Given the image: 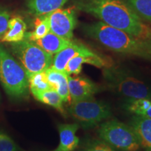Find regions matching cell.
Here are the masks:
<instances>
[{
    "label": "cell",
    "instance_id": "277c9868",
    "mask_svg": "<svg viewBox=\"0 0 151 151\" xmlns=\"http://www.w3.org/2000/svg\"><path fill=\"white\" fill-rule=\"evenodd\" d=\"M103 76L107 86L129 99H151L149 88L143 81L120 68L104 67Z\"/></svg>",
    "mask_w": 151,
    "mask_h": 151
},
{
    "label": "cell",
    "instance_id": "83f0119b",
    "mask_svg": "<svg viewBox=\"0 0 151 151\" xmlns=\"http://www.w3.org/2000/svg\"><path fill=\"white\" fill-rule=\"evenodd\" d=\"M52 151H57L56 150H52Z\"/></svg>",
    "mask_w": 151,
    "mask_h": 151
},
{
    "label": "cell",
    "instance_id": "8fae6325",
    "mask_svg": "<svg viewBox=\"0 0 151 151\" xmlns=\"http://www.w3.org/2000/svg\"><path fill=\"white\" fill-rule=\"evenodd\" d=\"M92 50L82 44V43H76L73 41L72 43L65 48L61 51L55 54V56L52 59V65L50 67L56 70L65 71V67L73 57L81 54H88L92 52Z\"/></svg>",
    "mask_w": 151,
    "mask_h": 151
},
{
    "label": "cell",
    "instance_id": "d6986e66",
    "mask_svg": "<svg viewBox=\"0 0 151 151\" xmlns=\"http://www.w3.org/2000/svg\"><path fill=\"white\" fill-rule=\"evenodd\" d=\"M125 109L136 116L151 119L150 99H129L125 104Z\"/></svg>",
    "mask_w": 151,
    "mask_h": 151
},
{
    "label": "cell",
    "instance_id": "603a6c76",
    "mask_svg": "<svg viewBox=\"0 0 151 151\" xmlns=\"http://www.w3.org/2000/svg\"><path fill=\"white\" fill-rule=\"evenodd\" d=\"M19 148L14 139L6 132L0 130V151H19Z\"/></svg>",
    "mask_w": 151,
    "mask_h": 151
},
{
    "label": "cell",
    "instance_id": "30bf717a",
    "mask_svg": "<svg viewBox=\"0 0 151 151\" xmlns=\"http://www.w3.org/2000/svg\"><path fill=\"white\" fill-rule=\"evenodd\" d=\"M85 63L90 64L99 68L112 66L111 63L106 60L104 59L96 52H92L88 54L78 55L71 58L66 65L65 72L69 76L71 74L78 75L82 71V66Z\"/></svg>",
    "mask_w": 151,
    "mask_h": 151
},
{
    "label": "cell",
    "instance_id": "8992f818",
    "mask_svg": "<svg viewBox=\"0 0 151 151\" xmlns=\"http://www.w3.org/2000/svg\"><path fill=\"white\" fill-rule=\"evenodd\" d=\"M99 137L113 148L122 151H139L141 145L130 125L117 120H107L100 125Z\"/></svg>",
    "mask_w": 151,
    "mask_h": 151
},
{
    "label": "cell",
    "instance_id": "5b68a950",
    "mask_svg": "<svg viewBox=\"0 0 151 151\" xmlns=\"http://www.w3.org/2000/svg\"><path fill=\"white\" fill-rule=\"evenodd\" d=\"M10 48L27 77L46 70L52 65V55L43 50L33 41L24 39L19 42L11 43Z\"/></svg>",
    "mask_w": 151,
    "mask_h": 151
},
{
    "label": "cell",
    "instance_id": "6da1fadb",
    "mask_svg": "<svg viewBox=\"0 0 151 151\" xmlns=\"http://www.w3.org/2000/svg\"><path fill=\"white\" fill-rule=\"evenodd\" d=\"M75 6L138 39L151 40V27L122 0H77Z\"/></svg>",
    "mask_w": 151,
    "mask_h": 151
},
{
    "label": "cell",
    "instance_id": "4316f807",
    "mask_svg": "<svg viewBox=\"0 0 151 151\" xmlns=\"http://www.w3.org/2000/svg\"><path fill=\"white\" fill-rule=\"evenodd\" d=\"M0 99H1V95H0Z\"/></svg>",
    "mask_w": 151,
    "mask_h": 151
},
{
    "label": "cell",
    "instance_id": "5bb4252c",
    "mask_svg": "<svg viewBox=\"0 0 151 151\" xmlns=\"http://www.w3.org/2000/svg\"><path fill=\"white\" fill-rule=\"evenodd\" d=\"M77 124H62L58 126L60 134L59 146L57 151H73L78 147L79 139L76 136Z\"/></svg>",
    "mask_w": 151,
    "mask_h": 151
},
{
    "label": "cell",
    "instance_id": "7402d4cb",
    "mask_svg": "<svg viewBox=\"0 0 151 151\" xmlns=\"http://www.w3.org/2000/svg\"><path fill=\"white\" fill-rule=\"evenodd\" d=\"M126 3L141 19L151 22V0H126Z\"/></svg>",
    "mask_w": 151,
    "mask_h": 151
},
{
    "label": "cell",
    "instance_id": "7a4b0ae2",
    "mask_svg": "<svg viewBox=\"0 0 151 151\" xmlns=\"http://www.w3.org/2000/svg\"><path fill=\"white\" fill-rule=\"evenodd\" d=\"M83 30L87 36L113 51L146 58L150 57L147 41L138 39L101 21L86 24Z\"/></svg>",
    "mask_w": 151,
    "mask_h": 151
},
{
    "label": "cell",
    "instance_id": "484cf974",
    "mask_svg": "<svg viewBox=\"0 0 151 151\" xmlns=\"http://www.w3.org/2000/svg\"><path fill=\"white\" fill-rule=\"evenodd\" d=\"M148 43V53L150 57H151V40L147 41Z\"/></svg>",
    "mask_w": 151,
    "mask_h": 151
},
{
    "label": "cell",
    "instance_id": "d4e9b609",
    "mask_svg": "<svg viewBox=\"0 0 151 151\" xmlns=\"http://www.w3.org/2000/svg\"><path fill=\"white\" fill-rule=\"evenodd\" d=\"M10 16L6 11L0 8V37L6 32L8 29L9 20Z\"/></svg>",
    "mask_w": 151,
    "mask_h": 151
},
{
    "label": "cell",
    "instance_id": "ba28073f",
    "mask_svg": "<svg viewBox=\"0 0 151 151\" xmlns=\"http://www.w3.org/2000/svg\"><path fill=\"white\" fill-rule=\"evenodd\" d=\"M48 15L50 32L71 40L76 25V14L73 7L58 9Z\"/></svg>",
    "mask_w": 151,
    "mask_h": 151
},
{
    "label": "cell",
    "instance_id": "9c48e42d",
    "mask_svg": "<svg viewBox=\"0 0 151 151\" xmlns=\"http://www.w3.org/2000/svg\"><path fill=\"white\" fill-rule=\"evenodd\" d=\"M68 86L72 101L93 97L98 91L97 85L89 79L81 76L74 77L68 75Z\"/></svg>",
    "mask_w": 151,
    "mask_h": 151
},
{
    "label": "cell",
    "instance_id": "7c38bea8",
    "mask_svg": "<svg viewBox=\"0 0 151 151\" xmlns=\"http://www.w3.org/2000/svg\"><path fill=\"white\" fill-rule=\"evenodd\" d=\"M46 72L47 79L52 89L55 90L61 97L63 102L71 101L68 86V75L65 71H61L49 67Z\"/></svg>",
    "mask_w": 151,
    "mask_h": 151
},
{
    "label": "cell",
    "instance_id": "3957f363",
    "mask_svg": "<svg viewBox=\"0 0 151 151\" xmlns=\"http://www.w3.org/2000/svg\"><path fill=\"white\" fill-rule=\"evenodd\" d=\"M0 83L12 99H23L28 95L29 88L27 73L18 60L1 44Z\"/></svg>",
    "mask_w": 151,
    "mask_h": 151
},
{
    "label": "cell",
    "instance_id": "44dd1931",
    "mask_svg": "<svg viewBox=\"0 0 151 151\" xmlns=\"http://www.w3.org/2000/svg\"><path fill=\"white\" fill-rule=\"evenodd\" d=\"M28 78L29 88L32 93L51 89L45 71L29 75Z\"/></svg>",
    "mask_w": 151,
    "mask_h": 151
},
{
    "label": "cell",
    "instance_id": "52a82bcc",
    "mask_svg": "<svg viewBox=\"0 0 151 151\" xmlns=\"http://www.w3.org/2000/svg\"><path fill=\"white\" fill-rule=\"evenodd\" d=\"M68 111L84 127H93L111 116L110 106L93 97L72 101Z\"/></svg>",
    "mask_w": 151,
    "mask_h": 151
},
{
    "label": "cell",
    "instance_id": "cb8c5ba5",
    "mask_svg": "<svg viewBox=\"0 0 151 151\" xmlns=\"http://www.w3.org/2000/svg\"><path fill=\"white\" fill-rule=\"evenodd\" d=\"M81 151H116L112 146L104 141L94 140L88 142Z\"/></svg>",
    "mask_w": 151,
    "mask_h": 151
},
{
    "label": "cell",
    "instance_id": "2e32d148",
    "mask_svg": "<svg viewBox=\"0 0 151 151\" xmlns=\"http://www.w3.org/2000/svg\"><path fill=\"white\" fill-rule=\"evenodd\" d=\"M27 24L22 18L16 16L9 19L8 29L1 37V42L16 43L25 38Z\"/></svg>",
    "mask_w": 151,
    "mask_h": 151
},
{
    "label": "cell",
    "instance_id": "4fadbf2b",
    "mask_svg": "<svg viewBox=\"0 0 151 151\" xmlns=\"http://www.w3.org/2000/svg\"><path fill=\"white\" fill-rule=\"evenodd\" d=\"M140 143L141 148L145 151H151V119L136 116L130 122Z\"/></svg>",
    "mask_w": 151,
    "mask_h": 151
},
{
    "label": "cell",
    "instance_id": "ffe728a7",
    "mask_svg": "<svg viewBox=\"0 0 151 151\" xmlns=\"http://www.w3.org/2000/svg\"><path fill=\"white\" fill-rule=\"evenodd\" d=\"M50 31L48 15L38 16L35 22V29L32 32L26 33L24 39L34 42L43 38Z\"/></svg>",
    "mask_w": 151,
    "mask_h": 151
},
{
    "label": "cell",
    "instance_id": "9a60e30c",
    "mask_svg": "<svg viewBox=\"0 0 151 151\" xmlns=\"http://www.w3.org/2000/svg\"><path fill=\"white\" fill-rule=\"evenodd\" d=\"M34 42L46 52L54 55L71 45L73 41L60 37L50 31L43 38Z\"/></svg>",
    "mask_w": 151,
    "mask_h": 151
},
{
    "label": "cell",
    "instance_id": "e0dca14e",
    "mask_svg": "<svg viewBox=\"0 0 151 151\" xmlns=\"http://www.w3.org/2000/svg\"><path fill=\"white\" fill-rule=\"evenodd\" d=\"M68 0H27V7L36 16L48 14L62 8Z\"/></svg>",
    "mask_w": 151,
    "mask_h": 151
},
{
    "label": "cell",
    "instance_id": "ac0fdd59",
    "mask_svg": "<svg viewBox=\"0 0 151 151\" xmlns=\"http://www.w3.org/2000/svg\"><path fill=\"white\" fill-rule=\"evenodd\" d=\"M35 98L38 101L45 104L53 107L57 111L62 114H65V109L63 107L62 101L60 94L53 89H49L41 92H37L32 93Z\"/></svg>",
    "mask_w": 151,
    "mask_h": 151
}]
</instances>
